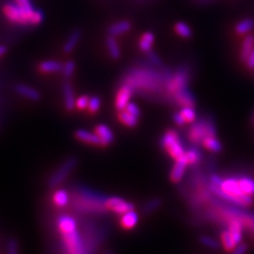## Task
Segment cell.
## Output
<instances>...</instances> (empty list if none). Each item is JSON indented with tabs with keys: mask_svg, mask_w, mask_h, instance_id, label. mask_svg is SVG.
Returning a JSON list of instances; mask_svg holds the SVG:
<instances>
[{
	"mask_svg": "<svg viewBox=\"0 0 254 254\" xmlns=\"http://www.w3.org/2000/svg\"><path fill=\"white\" fill-rule=\"evenodd\" d=\"M190 82V70L188 67L182 66L178 68L175 72H171L165 83V92L170 95V100L174 93L187 88Z\"/></svg>",
	"mask_w": 254,
	"mask_h": 254,
	"instance_id": "cell-3",
	"label": "cell"
},
{
	"mask_svg": "<svg viewBox=\"0 0 254 254\" xmlns=\"http://www.w3.org/2000/svg\"><path fill=\"white\" fill-rule=\"evenodd\" d=\"M202 145L212 153H220L222 149L221 143L219 140L216 139V137L205 138L202 142Z\"/></svg>",
	"mask_w": 254,
	"mask_h": 254,
	"instance_id": "cell-27",
	"label": "cell"
},
{
	"mask_svg": "<svg viewBox=\"0 0 254 254\" xmlns=\"http://www.w3.org/2000/svg\"><path fill=\"white\" fill-rule=\"evenodd\" d=\"M216 125L211 117H204L190 127L187 132L190 144L200 145L205 138L216 137Z\"/></svg>",
	"mask_w": 254,
	"mask_h": 254,
	"instance_id": "cell-1",
	"label": "cell"
},
{
	"mask_svg": "<svg viewBox=\"0 0 254 254\" xmlns=\"http://www.w3.org/2000/svg\"><path fill=\"white\" fill-rule=\"evenodd\" d=\"M106 206L108 210L113 211L116 214H120V215H123V214L127 212L134 210V205L131 202L116 196L107 198Z\"/></svg>",
	"mask_w": 254,
	"mask_h": 254,
	"instance_id": "cell-7",
	"label": "cell"
},
{
	"mask_svg": "<svg viewBox=\"0 0 254 254\" xmlns=\"http://www.w3.org/2000/svg\"><path fill=\"white\" fill-rule=\"evenodd\" d=\"M247 250H248L247 245L242 244V245H240V246H238V247H236L233 250L232 254H246V253H247Z\"/></svg>",
	"mask_w": 254,
	"mask_h": 254,
	"instance_id": "cell-42",
	"label": "cell"
},
{
	"mask_svg": "<svg viewBox=\"0 0 254 254\" xmlns=\"http://www.w3.org/2000/svg\"><path fill=\"white\" fill-rule=\"evenodd\" d=\"M75 138L79 141L89 143V144L92 145H102L101 139L99 138L97 133L85 129H77L75 131Z\"/></svg>",
	"mask_w": 254,
	"mask_h": 254,
	"instance_id": "cell-16",
	"label": "cell"
},
{
	"mask_svg": "<svg viewBox=\"0 0 254 254\" xmlns=\"http://www.w3.org/2000/svg\"><path fill=\"white\" fill-rule=\"evenodd\" d=\"M180 114L186 123H192L196 121V111L194 110V107H182Z\"/></svg>",
	"mask_w": 254,
	"mask_h": 254,
	"instance_id": "cell-30",
	"label": "cell"
},
{
	"mask_svg": "<svg viewBox=\"0 0 254 254\" xmlns=\"http://www.w3.org/2000/svg\"><path fill=\"white\" fill-rule=\"evenodd\" d=\"M124 110L128 111L129 114H131V115H133V116H136V117H138V118H140V116H141V110H140V108L138 107V105H136V104H134V103H131V102L128 103V105L126 106V108H125Z\"/></svg>",
	"mask_w": 254,
	"mask_h": 254,
	"instance_id": "cell-40",
	"label": "cell"
},
{
	"mask_svg": "<svg viewBox=\"0 0 254 254\" xmlns=\"http://www.w3.org/2000/svg\"><path fill=\"white\" fill-rule=\"evenodd\" d=\"M246 64H247V67L251 70L254 69V49L252 51V53L250 54V57L248 58V60L246 61Z\"/></svg>",
	"mask_w": 254,
	"mask_h": 254,
	"instance_id": "cell-43",
	"label": "cell"
},
{
	"mask_svg": "<svg viewBox=\"0 0 254 254\" xmlns=\"http://www.w3.org/2000/svg\"><path fill=\"white\" fill-rule=\"evenodd\" d=\"M175 32H176V33L182 38H190L193 35L192 29L190 28L188 23L184 21H179L175 25Z\"/></svg>",
	"mask_w": 254,
	"mask_h": 254,
	"instance_id": "cell-29",
	"label": "cell"
},
{
	"mask_svg": "<svg viewBox=\"0 0 254 254\" xmlns=\"http://www.w3.org/2000/svg\"><path fill=\"white\" fill-rule=\"evenodd\" d=\"M53 201L60 208L66 206L69 203V194L65 190H58L53 195Z\"/></svg>",
	"mask_w": 254,
	"mask_h": 254,
	"instance_id": "cell-28",
	"label": "cell"
},
{
	"mask_svg": "<svg viewBox=\"0 0 254 254\" xmlns=\"http://www.w3.org/2000/svg\"><path fill=\"white\" fill-rule=\"evenodd\" d=\"M139 221V216L137 212H134V210L127 212L125 214H123L121 217V226L126 229V230H130L132 228H134L137 226Z\"/></svg>",
	"mask_w": 254,
	"mask_h": 254,
	"instance_id": "cell-20",
	"label": "cell"
},
{
	"mask_svg": "<svg viewBox=\"0 0 254 254\" xmlns=\"http://www.w3.org/2000/svg\"><path fill=\"white\" fill-rule=\"evenodd\" d=\"M160 205H161V200L159 199V198H153V199L148 200L144 204V206H143V212L145 214H150L160 208Z\"/></svg>",
	"mask_w": 254,
	"mask_h": 254,
	"instance_id": "cell-32",
	"label": "cell"
},
{
	"mask_svg": "<svg viewBox=\"0 0 254 254\" xmlns=\"http://www.w3.org/2000/svg\"><path fill=\"white\" fill-rule=\"evenodd\" d=\"M160 146L175 161L186 155V149L176 130H166L160 139Z\"/></svg>",
	"mask_w": 254,
	"mask_h": 254,
	"instance_id": "cell-2",
	"label": "cell"
},
{
	"mask_svg": "<svg viewBox=\"0 0 254 254\" xmlns=\"http://www.w3.org/2000/svg\"><path fill=\"white\" fill-rule=\"evenodd\" d=\"M254 49V36L252 34L246 35L241 47V60L246 63Z\"/></svg>",
	"mask_w": 254,
	"mask_h": 254,
	"instance_id": "cell-19",
	"label": "cell"
},
{
	"mask_svg": "<svg viewBox=\"0 0 254 254\" xmlns=\"http://www.w3.org/2000/svg\"><path fill=\"white\" fill-rule=\"evenodd\" d=\"M133 92H134V89L129 84L124 82L121 85V87L119 88V90L117 92L116 102H115L117 110L122 111L126 108V106L128 105V103L130 102V98L132 97Z\"/></svg>",
	"mask_w": 254,
	"mask_h": 254,
	"instance_id": "cell-8",
	"label": "cell"
},
{
	"mask_svg": "<svg viewBox=\"0 0 254 254\" xmlns=\"http://www.w3.org/2000/svg\"><path fill=\"white\" fill-rule=\"evenodd\" d=\"M253 29H254V19L252 18H245L240 22H237V25L235 26V32L240 35L248 34L249 32H251Z\"/></svg>",
	"mask_w": 254,
	"mask_h": 254,
	"instance_id": "cell-24",
	"label": "cell"
},
{
	"mask_svg": "<svg viewBox=\"0 0 254 254\" xmlns=\"http://www.w3.org/2000/svg\"><path fill=\"white\" fill-rule=\"evenodd\" d=\"M199 241L203 246H205V247L209 249L218 250L220 248V244L216 240H214V238H212L210 236H200Z\"/></svg>",
	"mask_w": 254,
	"mask_h": 254,
	"instance_id": "cell-33",
	"label": "cell"
},
{
	"mask_svg": "<svg viewBox=\"0 0 254 254\" xmlns=\"http://www.w3.org/2000/svg\"><path fill=\"white\" fill-rule=\"evenodd\" d=\"M77 158L75 157H69L64 161L57 172L48 180V187L49 188H57L59 187L62 182L66 180V178L69 176L70 173L72 172L75 166L77 165Z\"/></svg>",
	"mask_w": 254,
	"mask_h": 254,
	"instance_id": "cell-6",
	"label": "cell"
},
{
	"mask_svg": "<svg viewBox=\"0 0 254 254\" xmlns=\"http://www.w3.org/2000/svg\"><path fill=\"white\" fill-rule=\"evenodd\" d=\"M38 70L39 72L42 73H55V72H60L63 69V64L54 61V60H49V61H44L42 63H39L38 65Z\"/></svg>",
	"mask_w": 254,
	"mask_h": 254,
	"instance_id": "cell-18",
	"label": "cell"
},
{
	"mask_svg": "<svg viewBox=\"0 0 254 254\" xmlns=\"http://www.w3.org/2000/svg\"><path fill=\"white\" fill-rule=\"evenodd\" d=\"M172 101L176 102V104H178L181 107H194L196 103L194 94L188 87L177 91L176 93H174L172 97Z\"/></svg>",
	"mask_w": 254,
	"mask_h": 254,
	"instance_id": "cell-9",
	"label": "cell"
},
{
	"mask_svg": "<svg viewBox=\"0 0 254 254\" xmlns=\"http://www.w3.org/2000/svg\"><path fill=\"white\" fill-rule=\"evenodd\" d=\"M15 91L17 92L21 97L29 99L31 101H38L41 99V93L36 89L32 88V87L25 85V84H18L15 86Z\"/></svg>",
	"mask_w": 254,
	"mask_h": 254,
	"instance_id": "cell-15",
	"label": "cell"
},
{
	"mask_svg": "<svg viewBox=\"0 0 254 254\" xmlns=\"http://www.w3.org/2000/svg\"><path fill=\"white\" fill-rule=\"evenodd\" d=\"M147 54V59H148V62L150 65H152L153 67H156V68H161L163 66L162 64V61L161 59L158 57V54L154 51L150 50L149 52L146 53Z\"/></svg>",
	"mask_w": 254,
	"mask_h": 254,
	"instance_id": "cell-35",
	"label": "cell"
},
{
	"mask_svg": "<svg viewBox=\"0 0 254 254\" xmlns=\"http://www.w3.org/2000/svg\"><path fill=\"white\" fill-rule=\"evenodd\" d=\"M238 184L243 192L247 195L254 196V179L249 176H237Z\"/></svg>",
	"mask_w": 254,
	"mask_h": 254,
	"instance_id": "cell-23",
	"label": "cell"
},
{
	"mask_svg": "<svg viewBox=\"0 0 254 254\" xmlns=\"http://www.w3.org/2000/svg\"><path fill=\"white\" fill-rule=\"evenodd\" d=\"M186 157L189 165H197L202 161V153L195 145L190 146L186 150Z\"/></svg>",
	"mask_w": 254,
	"mask_h": 254,
	"instance_id": "cell-22",
	"label": "cell"
},
{
	"mask_svg": "<svg viewBox=\"0 0 254 254\" xmlns=\"http://www.w3.org/2000/svg\"><path fill=\"white\" fill-rule=\"evenodd\" d=\"M104 254H114V253H113V252H109V251H108V252H106V253H104Z\"/></svg>",
	"mask_w": 254,
	"mask_h": 254,
	"instance_id": "cell-45",
	"label": "cell"
},
{
	"mask_svg": "<svg viewBox=\"0 0 254 254\" xmlns=\"http://www.w3.org/2000/svg\"><path fill=\"white\" fill-rule=\"evenodd\" d=\"M101 107V100L98 97H92L89 98V103H88V110L90 114H95L98 113V110Z\"/></svg>",
	"mask_w": 254,
	"mask_h": 254,
	"instance_id": "cell-36",
	"label": "cell"
},
{
	"mask_svg": "<svg viewBox=\"0 0 254 254\" xmlns=\"http://www.w3.org/2000/svg\"><path fill=\"white\" fill-rule=\"evenodd\" d=\"M76 65L73 61H67L65 64H63L62 73L65 78H70L75 72Z\"/></svg>",
	"mask_w": 254,
	"mask_h": 254,
	"instance_id": "cell-31",
	"label": "cell"
},
{
	"mask_svg": "<svg viewBox=\"0 0 254 254\" xmlns=\"http://www.w3.org/2000/svg\"><path fill=\"white\" fill-rule=\"evenodd\" d=\"M105 45L107 52L111 59L116 61L121 58V48L117 41V37L108 35L105 39Z\"/></svg>",
	"mask_w": 254,
	"mask_h": 254,
	"instance_id": "cell-17",
	"label": "cell"
},
{
	"mask_svg": "<svg viewBox=\"0 0 254 254\" xmlns=\"http://www.w3.org/2000/svg\"><path fill=\"white\" fill-rule=\"evenodd\" d=\"M15 2H17L20 6H22L23 9L28 11L29 13H33L35 10V7H34L33 3H32L31 0H15Z\"/></svg>",
	"mask_w": 254,
	"mask_h": 254,
	"instance_id": "cell-38",
	"label": "cell"
},
{
	"mask_svg": "<svg viewBox=\"0 0 254 254\" xmlns=\"http://www.w3.org/2000/svg\"><path fill=\"white\" fill-rule=\"evenodd\" d=\"M154 42H155V35L153 32H145V33L142 34V36L139 39V49L142 52L147 53L152 50Z\"/></svg>",
	"mask_w": 254,
	"mask_h": 254,
	"instance_id": "cell-21",
	"label": "cell"
},
{
	"mask_svg": "<svg viewBox=\"0 0 254 254\" xmlns=\"http://www.w3.org/2000/svg\"><path fill=\"white\" fill-rule=\"evenodd\" d=\"M63 242L68 254H87V249L82 236L79 235L77 229L72 231L62 232Z\"/></svg>",
	"mask_w": 254,
	"mask_h": 254,
	"instance_id": "cell-5",
	"label": "cell"
},
{
	"mask_svg": "<svg viewBox=\"0 0 254 254\" xmlns=\"http://www.w3.org/2000/svg\"><path fill=\"white\" fill-rule=\"evenodd\" d=\"M64 101H65V107L67 110L72 111L76 107V100L74 95V90L69 83H65L63 86Z\"/></svg>",
	"mask_w": 254,
	"mask_h": 254,
	"instance_id": "cell-14",
	"label": "cell"
},
{
	"mask_svg": "<svg viewBox=\"0 0 254 254\" xmlns=\"http://www.w3.org/2000/svg\"><path fill=\"white\" fill-rule=\"evenodd\" d=\"M119 120H120L126 126L136 127L138 124L139 118L129 114L128 111L122 110V111H119Z\"/></svg>",
	"mask_w": 254,
	"mask_h": 254,
	"instance_id": "cell-26",
	"label": "cell"
},
{
	"mask_svg": "<svg viewBox=\"0 0 254 254\" xmlns=\"http://www.w3.org/2000/svg\"><path fill=\"white\" fill-rule=\"evenodd\" d=\"M173 120L178 126H184L186 124V121L184 120L180 113H174L173 114Z\"/></svg>",
	"mask_w": 254,
	"mask_h": 254,
	"instance_id": "cell-41",
	"label": "cell"
},
{
	"mask_svg": "<svg viewBox=\"0 0 254 254\" xmlns=\"http://www.w3.org/2000/svg\"><path fill=\"white\" fill-rule=\"evenodd\" d=\"M81 38H82V32L79 30H74L71 32L65 41V43L63 45V52L65 54H70L75 49L78 43L81 42Z\"/></svg>",
	"mask_w": 254,
	"mask_h": 254,
	"instance_id": "cell-11",
	"label": "cell"
},
{
	"mask_svg": "<svg viewBox=\"0 0 254 254\" xmlns=\"http://www.w3.org/2000/svg\"><path fill=\"white\" fill-rule=\"evenodd\" d=\"M88 103H89V98L86 97V95H82L76 100V107L79 110H84L86 108H88Z\"/></svg>",
	"mask_w": 254,
	"mask_h": 254,
	"instance_id": "cell-39",
	"label": "cell"
},
{
	"mask_svg": "<svg viewBox=\"0 0 254 254\" xmlns=\"http://www.w3.org/2000/svg\"><path fill=\"white\" fill-rule=\"evenodd\" d=\"M95 133H97L99 138L101 139L102 146H107L114 142V132L111 131V129L105 124H100L95 127Z\"/></svg>",
	"mask_w": 254,
	"mask_h": 254,
	"instance_id": "cell-13",
	"label": "cell"
},
{
	"mask_svg": "<svg viewBox=\"0 0 254 254\" xmlns=\"http://www.w3.org/2000/svg\"><path fill=\"white\" fill-rule=\"evenodd\" d=\"M221 238V244L224 246V248L226 251H233L236 248V243L234 241V238L232 237L231 233L229 232V230L226 229L220 234Z\"/></svg>",
	"mask_w": 254,
	"mask_h": 254,
	"instance_id": "cell-25",
	"label": "cell"
},
{
	"mask_svg": "<svg viewBox=\"0 0 254 254\" xmlns=\"http://www.w3.org/2000/svg\"><path fill=\"white\" fill-rule=\"evenodd\" d=\"M6 254H19L18 242L15 238H10L6 245Z\"/></svg>",
	"mask_w": 254,
	"mask_h": 254,
	"instance_id": "cell-37",
	"label": "cell"
},
{
	"mask_svg": "<svg viewBox=\"0 0 254 254\" xmlns=\"http://www.w3.org/2000/svg\"><path fill=\"white\" fill-rule=\"evenodd\" d=\"M44 18H45L44 12L38 10V9H35V11L33 12V14H32L30 17V26L41 25V23L44 21Z\"/></svg>",
	"mask_w": 254,
	"mask_h": 254,
	"instance_id": "cell-34",
	"label": "cell"
},
{
	"mask_svg": "<svg viewBox=\"0 0 254 254\" xmlns=\"http://www.w3.org/2000/svg\"><path fill=\"white\" fill-rule=\"evenodd\" d=\"M188 165H189L188 160H187V157L185 155L181 159H179V160H177L176 163L174 164L173 169L171 171V174H170L171 180L173 182H175V184H178V182H180L185 176Z\"/></svg>",
	"mask_w": 254,
	"mask_h": 254,
	"instance_id": "cell-10",
	"label": "cell"
},
{
	"mask_svg": "<svg viewBox=\"0 0 254 254\" xmlns=\"http://www.w3.org/2000/svg\"><path fill=\"white\" fill-rule=\"evenodd\" d=\"M130 29H131V23L128 20H120L113 23V25L108 28L107 34L110 36L118 37L127 33Z\"/></svg>",
	"mask_w": 254,
	"mask_h": 254,
	"instance_id": "cell-12",
	"label": "cell"
},
{
	"mask_svg": "<svg viewBox=\"0 0 254 254\" xmlns=\"http://www.w3.org/2000/svg\"><path fill=\"white\" fill-rule=\"evenodd\" d=\"M2 12L7 20L19 26H30V17L33 14L26 11L17 2L5 3L2 7Z\"/></svg>",
	"mask_w": 254,
	"mask_h": 254,
	"instance_id": "cell-4",
	"label": "cell"
},
{
	"mask_svg": "<svg viewBox=\"0 0 254 254\" xmlns=\"http://www.w3.org/2000/svg\"><path fill=\"white\" fill-rule=\"evenodd\" d=\"M6 51H7V48L3 45H0V59L3 57V55L6 53Z\"/></svg>",
	"mask_w": 254,
	"mask_h": 254,
	"instance_id": "cell-44",
	"label": "cell"
}]
</instances>
